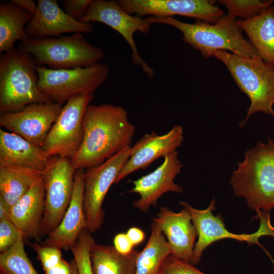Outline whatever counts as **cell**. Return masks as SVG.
<instances>
[{"label":"cell","instance_id":"obj_1","mask_svg":"<svg viewBox=\"0 0 274 274\" xmlns=\"http://www.w3.org/2000/svg\"><path fill=\"white\" fill-rule=\"evenodd\" d=\"M83 135L71 159L76 169L99 165L130 146L135 126L121 106L89 105L83 118Z\"/></svg>","mask_w":274,"mask_h":274},{"label":"cell","instance_id":"obj_2","mask_svg":"<svg viewBox=\"0 0 274 274\" xmlns=\"http://www.w3.org/2000/svg\"><path fill=\"white\" fill-rule=\"evenodd\" d=\"M146 19L152 24L161 23L176 28L183 33V41L206 58L220 50L247 57H260L249 40L242 35L235 18L228 15L215 23L200 20L188 23L173 17L149 16Z\"/></svg>","mask_w":274,"mask_h":274},{"label":"cell","instance_id":"obj_3","mask_svg":"<svg viewBox=\"0 0 274 274\" xmlns=\"http://www.w3.org/2000/svg\"><path fill=\"white\" fill-rule=\"evenodd\" d=\"M237 164L230 179L234 194L245 198L248 206L257 212L274 209L273 141H258Z\"/></svg>","mask_w":274,"mask_h":274},{"label":"cell","instance_id":"obj_4","mask_svg":"<svg viewBox=\"0 0 274 274\" xmlns=\"http://www.w3.org/2000/svg\"><path fill=\"white\" fill-rule=\"evenodd\" d=\"M37 66L30 55L15 48L1 55V113L31 104L54 102L39 88Z\"/></svg>","mask_w":274,"mask_h":274},{"label":"cell","instance_id":"obj_5","mask_svg":"<svg viewBox=\"0 0 274 274\" xmlns=\"http://www.w3.org/2000/svg\"><path fill=\"white\" fill-rule=\"evenodd\" d=\"M214 56L226 66L236 85L249 98L251 104L243 127L249 118L257 112L274 117V66L261 57L241 56L225 50L216 52Z\"/></svg>","mask_w":274,"mask_h":274},{"label":"cell","instance_id":"obj_6","mask_svg":"<svg viewBox=\"0 0 274 274\" xmlns=\"http://www.w3.org/2000/svg\"><path fill=\"white\" fill-rule=\"evenodd\" d=\"M30 55L37 65L53 69L88 67L99 62L103 50L90 44L83 33L31 39L21 42L17 48Z\"/></svg>","mask_w":274,"mask_h":274},{"label":"cell","instance_id":"obj_7","mask_svg":"<svg viewBox=\"0 0 274 274\" xmlns=\"http://www.w3.org/2000/svg\"><path fill=\"white\" fill-rule=\"evenodd\" d=\"M40 90L54 102L63 105L71 97L94 94L107 78L109 67L99 62L88 67L53 69L37 65Z\"/></svg>","mask_w":274,"mask_h":274},{"label":"cell","instance_id":"obj_8","mask_svg":"<svg viewBox=\"0 0 274 274\" xmlns=\"http://www.w3.org/2000/svg\"><path fill=\"white\" fill-rule=\"evenodd\" d=\"M180 203L189 211L198 237L194 247L193 265L198 264L203 251L217 241L232 238L252 245H259L258 239L261 236H274V227L271 224L269 214L267 212H258L255 217L259 219L260 222L257 231L252 234H238L233 233L226 228L220 215L214 216L212 212L216 210L215 199L212 200L207 209L202 210L194 208L185 201H180Z\"/></svg>","mask_w":274,"mask_h":274},{"label":"cell","instance_id":"obj_9","mask_svg":"<svg viewBox=\"0 0 274 274\" xmlns=\"http://www.w3.org/2000/svg\"><path fill=\"white\" fill-rule=\"evenodd\" d=\"M76 170L71 158L50 157L42 174L45 187L42 236L58 226L67 211L74 192Z\"/></svg>","mask_w":274,"mask_h":274},{"label":"cell","instance_id":"obj_10","mask_svg":"<svg viewBox=\"0 0 274 274\" xmlns=\"http://www.w3.org/2000/svg\"><path fill=\"white\" fill-rule=\"evenodd\" d=\"M131 146L124 148L102 163L84 172L83 209L87 229L94 232L105 218L102 203L110 187L115 184L124 165L128 159Z\"/></svg>","mask_w":274,"mask_h":274},{"label":"cell","instance_id":"obj_11","mask_svg":"<svg viewBox=\"0 0 274 274\" xmlns=\"http://www.w3.org/2000/svg\"><path fill=\"white\" fill-rule=\"evenodd\" d=\"M93 98L94 94L75 95L63 106L42 148L49 157L74 156L83 139L84 114Z\"/></svg>","mask_w":274,"mask_h":274},{"label":"cell","instance_id":"obj_12","mask_svg":"<svg viewBox=\"0 0 274 274\" xmlns=\"http://www.w3.org/2000/svg\"><path fill=\"white\" fill-rule=\"evenodd\" d=\"M80 21L89 23L91 22L102 23L117 31L131 48L132 62L141 66L149 78H154L153 68L141 57L133 38L136 32L146 35L150 31L152 24L146 18L128 13L116 1L92 0L87 12Z\"/></svg>","mask_w":274,"mask_h":274},{"label":"cell","instance_id":"obj_13","mask_svg":"<svg viewBox=\"0 0 274 274\" xmlns=\"http://www.w3.org/2000/svg\"><path fill=\"white\" fill-rule=\"evenodd\" d=\"M62 107L55 102L31 104L19 110L1 113L0 125L42 148Z\"/></svg>","mask_w":274,"mask_h":274},{"label":"cell","instance_id":"obj_14","mask_svg":"<svg viewBox=\"0 0 274 274\" xmlns=\"http://www.w3.org/2000/svg\"><path fill=\"white\" fill-rule=\"evenodd\" d=\"M116 2L128 13L141 17L180 15L215 23L224 15L222 9L208 0H117Z\"/></svg>","mask_w":274,"mask_h":274},{"label":"cell","instance_id":"obj_15","mask_svg":"<svg viewBox=\"0 0 274 274\" xmlns=\"http://www.w3.org/2000/svg\"><path fill=\"white\" fill-rule=\"evenodd\" d=\"M182 166L176 151L164 157L163 162L153 172L129 181L133 187L127 192L140 195V198L133 202V207L147 212L151 206L156 205L159 198L165 193L182 192V187L174 182Z\"/></svg>","mask_w":274,"mask_h":274},{"label":"cell","instance_id":"obj_16","mask_svg":"<svg viewBox=\"0 0 274 274\" xmlns=\"http://www.w3.org/2000/svg\"><path fill=\"white\" fill-rule=\"evenodd\" d=\"M183 141V129L175 125L166 133H146L131 147L130 156L120 172L115 184L139 169H145L156 159L177 151Z\"/></svg>","mask_w":274,"mask_h":274},{"label":"cell","instance_id":"obj_17","mask_svg":"<svg viewBox=\"0 0 274 274\" xmlns=\"http://www.w3.org/2000/svg\"><path fill=\"white\" fill-rule=\"evenodd\" d=\"M33 16L25 27L31 39L60 37L64 33L93 32L92 24L77 20L68 16L56 0H38Z\"/></svg>","mask_w":274,"mask_h":274},{"label":"cell","instance_id":"obj_18","mask_svg":"<svg viewBox=\"0 0 274 274\" xmlns=\"http://www.w3.org/2000/svg\"><path fill=\"white\" fill-rule=\"evenodd\" d=\"M159 209L153 221L166 237L170 255L192 264L197 233L189 211L184 208L176 213L166 207Z\"/></svg>","mask_w":274,"mask_h":274},{"label":"cell","instance_id":"obj_19","mask_svg":"<svg viewBox=\"0 0 274 274\" xmlns=\"http://www.w3.org/2000/svg\"><path fill=\"white\" fill-rule=\"evenodd\" d=\"M84 176V169H76L74 192L70 204L60 224L47 234L43 245L60 249H71L81 231L87 229L83 204Z\"/></svg>","mask_w":274,"mask_h":274},{"label":"cell","instance_id":"obj_20","mask_svg":"<svg viewBox=\"0 0 274 274\" xmlns=\"http://www.w3.org/2000/svg\"><path fill=\"white\" fill-rule=\"evenodd\" d=\"M45 210V187L42 177L11 208L10 220L23 237L39 241Z\"/></svg>","mask_w":274,"mask_h":274},{"label":"cell","instance_id":"obj_21","mask_svg":"<svg viewBox=\"0 0 274 274\" xmlns=\"http://www.w3.org/2000/svg\"><path fill=\"white\" fill-rule=\"evenodd\" d=\"M49 158L42 148L1 128L0 167H22L43 173Z\"/></svg>","mask_w":274,"mask_h":274},{"label":"cell","instance_id":"obj_22","mask_svg":"<svg viewBox=\"0 0 274 274\" xmlns=\"http://www.w3.org/2000/svg\"><path fill=\"white\" fill-rule=\"evenodd\" d=\"M236 21L261 58L274 66V6L253 18Z\"/></svg>","mask_w":274,"mask_h":274},{"label":"cell","instance_id":"obj_23","mask_svg":"<svg viewBox=\"0 0 274 274\" xmlns=\"http://www.w3.org/2000/svg\"><path fill=\"white\" fill-rule=\"evenodd\" d=\"M33 14L14 3L1 2L0 5V52L13 49L18 41H24L28 38L25 27Z\"/></svg>","mask_w":274,"mask_h":274},{"label":"cell","instance_id":"obj_24","mask_svg":"<svg viewBox=\"0 0 274 274\" xmlns=\"http://www.w3.org/2000/svg\"><path fill=\"white\" fill-rule=\"evenodd\" d=\"M139 252L133 250L129 254H123L114 246L94 243L90 253L93 274H135Z\"/></svg>","mask_w":274,"mask_h":274},{"label":"cell","instance_id":"obj_25","mask_svg":"<svg viewBox=\"0 0 274 274\" xmlns=\"http://www.w3.org/2000/svg\"><path fill=\"white\" fill-rule=\"evenodd\" d=\"M42 174L22 167H0V197L11 208L29 191Z\"/></svg>","mask_w":274,"mask_h":274},{"label":"cell","instance_id":"obj_26","mask_svg":"<svg viewBox=\"0 0 274 274\" xmlns=\"http://www.w3.org/2000/svg\"><path fill=\"white\" fill-rule=\"evenodd\" d=\"M170 254L169 247L164 235L158 224L153 221L150 237L136 258L135 274H161L163 263Z\"/></svg>","mask_w":274,"mask_h":274},{"label":"cell","instance_id":"obj_27","mask_svg":"<svg viewBox=\"0 0 274 274\" xmlns=\"http://www.w3.org/2000/svg\"><path fill=\"white\" fill-rule=\"evenodd\" d=\"M0 274H38L26 254L21 233L11 248L1 253Z\"/></svg>","mask_w":274,"mask_h":274},{"label":"cell","instance_id":"obj_28","mask_svg":"<svg viewBox=\"0 0 274 274\" xmlns=\"http://www.w3.org/2000/svg\"><path fill=\"white\" fill-rule=\"evenodd\" d=\"M220 3L228 11L227 15L239 19L248 20L256 17L272 6V0H221Z\"/></svg>","mask_w":274,"mask_h":274},{"label":"cell","instance_id":"obj_29","mask_svg":"<svg viewBox=\"0 0 274 274\" xmlns=\"http://www.w3.org/2000/svg\"><path fill=\"white\" fill-rule=\"evenodd\" d=\"M90 233L87 229L83 230L71 248L79 274H93L90 253L95 242Z\"/></svg>","mask_w":274,"mask_h":274},{"label":"cell","instance_id":"obj_30","mask_svg":"<svg viewBox=\"0 0 274 274\" xmlns=\"http://www.w3.org/2000/svg\"><path fill=\"white\" fill-rule=\"evenodd\" d=\"M38 255L45 272L57 265L63 258L60 249L56 247L39 245L37 243L30 245Z\"/></svg>","mask_w":274,"mask_h":274},{"label":"cell","instance_id":"obj_31","mask_svg":"<svg viewBox=\"0 0 274 274\" xmlns=\"http://www.w3.org/2000/svg\"><path fill=\"white\" fill-rule=\"evenodd\" d=\"M161 274H205L191 263L169 255L164 261Z\"/></svg>","mask_w":274,"mask_h":274},{"label":"cell","instance_id":"obj_32","mask_svg":"<svg viewBox=\"0 0 274 274\" xmlns=\"http://www.w3.org/2000/svg\"><path fill=\"white\" fill-rule=\"evenodd\" d=\"M20 232L10 220L0 221V252L11 248L17 241Z\"/></svg>","mask_w":274,"mask_h":274},{"label":"cell","instance_id":"obj_33","mask_svg":"<svg viewBox=\"0 0 274 274\" xmlns=\"http://www.w3.org/2000/svg\"><path fill=\"white\" fill-rule=\"evenodd\" d=\"M92 0H63V11L71 17L79 20L86 14Z\"/></svg>","mask_w":274,"mask_h":274},{"label":"cell","instance_id":"obj_34","mask_svg":"<svg viewBox=\"0 0 274 274\" xmlns=\"http://www.w3.org/2000/svg\"><path fill=\"white\" fill-rule=\"evenodd\" d=\"M113 244L116 250L123 254L131 253L134 247L126 233H124L117 234L114 238Z\"/></svg>","mask_w":274,"mask_h":274},{"label":"cell","instance_id":"obj_35","mask_svg":"<svg viewBox=\"0 0 274 274\" xmlns=\"http://www.w3.org/2000/svg\"><path fill=\"white\" fill-rule=\"evenodd\" d=\"M45 274H72L71 263L67 262L62 258L61 261L55 266L45 272Z\"/></svg>","mask_w":274,"mask_h":274},{"label":"cell","instance_id":"obj_36","mask_svg":"<svg viewBox=\"0 0 274 274\" xmlns=\"http://www.w3.org/2000/svg\"><path fill=\"white\" fill-rule=\"evenodd\" d=\"M126 233L133 246L141 244L145 236L144 231L136 227L130 228Z\"/></svg>","mask_w":274,"mask_h":274},{"label":"cell","instance_id":"obj_37","mask_svg":"<svg viewBox=\"0 0 274 274\" xmlns=\"http://www.w3.org/2000/svg\"><path fill=\"white\" fill-rule=\"evenodd\" d=\"M14 3L21 6L29 12L35 14L37 8V4L32 0H12Z\"/></svg>","mask_w":274,"mask_h":274},{"label":"cell","instance_id":"obj_38","mask_svg":"<svg viewBox=\"0 0 274 274\" xmlns=\"http://www.w3.org/2000/svg\"><path fill=\"white\" fill-rule=\"evenodd\" d=\"M10 212L11 207L0 197V221L10 220Z\"/></svg>","mask_w":274,"mask_h":274},{"label":"cell","instance_id":"obj_39","mask_svg":"<svg viewBox=\"0 0 274 274\" xmlns=\"http://www.w3.org/2000/svg\"><path fill=\"white\" fill-rule=\"evenodd\" d=\"M71 264L72 265V274H79L78 269L74 259L72 260Z\"/></svg>","mask_w":274,"mask_h":274}]
</instances>
